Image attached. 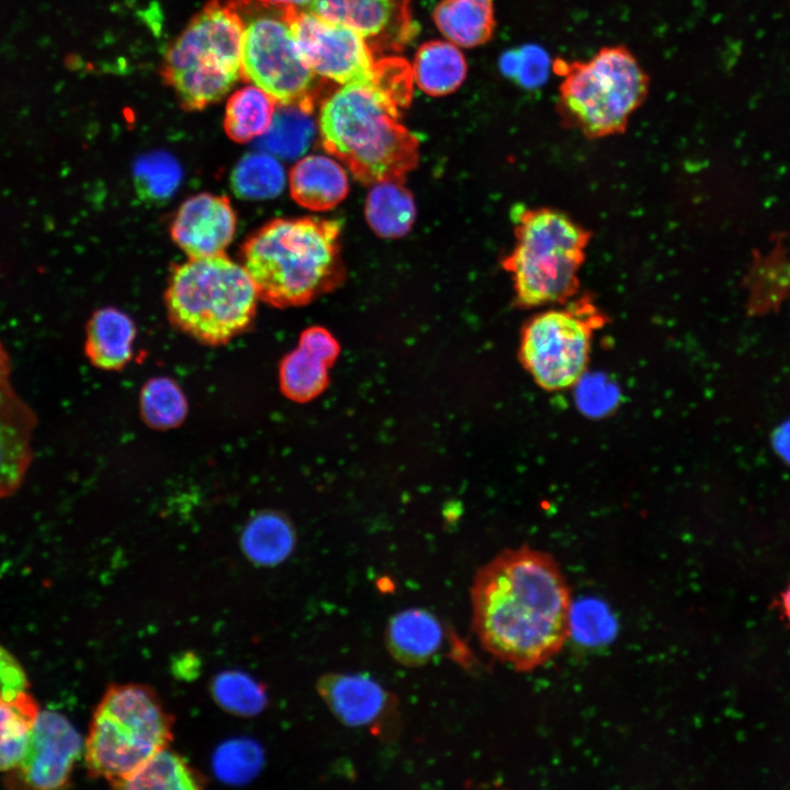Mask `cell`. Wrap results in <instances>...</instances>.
Wrapping results in <instances>:
<instances>
[{"label":"cell","instance_id":"obj_20","mask_svg":"<svg viewBox=\"0 0 790 790\" xmlns=\"http://www.w3.org/2000/svg\"><path fill=\"white\" fill-rule=\"evenodd\" d=\"M432 16L447 41L459 47L483 45L496 29L494 0H441Z\"/></svg>","mask_w":790,"mask_h":790},{"label":"cell","instance_id":"obj_13","mask_svg":"<svg viewBox=\"0 0 790 790\" xmlns=\"http://www.w3.org/2000/svg\"><path fill=\"white\" fill-rule=\"evenodd\" d=\"M334 716L350 727H365L376 736L392 737L398 731L396 697L368 675L330 673L316 684Z\"/></svg>","mask_w":790,"mask_h":790},{"label":"cell","instance_id":"obj_29","mask_svg":"<svg viewBox=\"0 0 790 790\" xmlns=\"http://www.w3.org/2000/svg\"><path fill=\"white\" fill-rule=\"evenodd\" d=\"M140 411L150 427L168 429L178 426L184 419L187 402L180 387L172 380L155 377L143 387Z\"/></svg>","mask_w":790,"mask_h":790},{"label":"cell","instance_id":"obj_2","mask_svg":"<svg viewBox=\"0 0 790 790\" xmlns=\"http://www.w3.org/2000/svg\"><path fill=\"white\" fill-rule=\"evenodd\" d=\"M340 222L276 218L241 247L242 267L259 298L275 307L301 306L342 280Z\"/></svg>","mask_w":790,"mask_h":790},{"label":"cell","instance_id":"obj_38","mask_svg":"<svg viewBox=\"0 0 790 790\" xmlns=\"http://www.w3.org/2000/svg\"><path fill=\"white\" fill-rule=\"evenodd\" d=\"M781 608L785 618L790 623V584L781 595Z\"/></svg>","mask_w":790,"mask_h":790},{"label":"cell","instance_id":"obj_18","mask_svg":"<svg viewBox=\"0 0 790 790\" xmlns=\"http://www.w3.org/2000/svg\"><path fill=\"white\" fill-rule=\"evenodd\" d=\"M289 181L293 200L312 211L335 207L349 191L345 169L323 155H309L298 160L291 169Z\"/></svg>","mask_w":790,"mask_h":790},{"label":"cell","instance_id":"obj_10","mask_svg":"<svg viewBox=\"0 0 790 790\" xmlns=\"http://www.w3.org/2000/svg\"><path fill=\"white\" fill-rule=\"evenodd\" d=\"M242 14L241 79L266 91L278 105L312 113L316 75L297 46L283 7L244 0Z\"/></svg>","mask_w":790,"mask_h":790},{"label":"cell","instance_id":"obj_11","mask_svg":"<svg viewBox=\"0 0 790 790\" xmlns=\"http://www.w3.org/2000/svg\"><path fill=\"white\" fill-rule=\"evenodd\" d=\"M283 11L304 59L316 76L342 86L372 83L376 60L362 35L308 10L283 7Z\"/></svg>","mask_w":790,"mask_h":790},{"label":"cell","instance_id":"obj_30","mask_svg":"<svg viewBox=\"0 0 790 790\" xmlns=\"http://www.w3.org/2000/svg\"><path fill=\"white\" fill-rule=\"evenodd\" d=\"M212 695L226 711L238 715H253L267 704L264 687L240 672H224L212 682Z\"/></svg>","mask_w":790,"mask_h":790},{"label":"cell","instance_id":"obj_1","mask_svg":"<svg viewBox=\"0 0 790 790\" xmlns=\"http://www.w3.org/2000/svg\"><path fill=\"white\" fill-rule=\"evenodd\" d=\"M471 607L483 648L517 672L545 665L572 635L567 579L550 553L528 545L500 552L476 572Z\"/></svg>","mask_w":790,"mask_h":790},{"label":"cell","instance_id":"obj_15","mask_svg":"<svg viewBox=\"0 0 790 790\" xmlns=\"http://www.w3.org/2000/svg\"><path fill=\"white\" fill-rule=\"evenodd\" d=\"M411 0H312L308 11L362 35L373 52L399 49L414 35Z\"/></svg>","mask_w":790,"mask_h":790},{"label":"cell","instance_id":"obj_37","mask_svg":"<svg viewBox=\"0 0 790 790\" xmlns=\"http://www.w3.org/2000/svg\"><path fill=\"white\" fill-rule=\"evenodd\" d=\"M258 2L276 5V7H292L297 9L309 8L312 0H256Z\"/></svg>","mask_w":790,"mask_h":790},{"label":"cell","instance_id":"obj_22","mask_svg":"<svg viewBox=\"0 0 790 790\" xmlns=\"http://www.w3.org/2000/svg\"><path fill=\"white\" fill-rule=\"evenodd\" d=\"M41 712L29 689L0 695V771L20 765Z\"/></svg>","mask_w":790,"mask_h":790},{"label":"cell","instance_id":"obj_14","mask_svg":"<svg viewBox=\"0 0 790 790\" xmlns=\"http://www.w3.org/2000/svg\"><path fill=\"white\" fill-rule=\"evenodd\" d=\"M37 417L12 383V361L0 341V499L15 494L32 464Z\"/></svg>","mask_w":790,"mask_h":790},{"label":"cell","instance_id":"obj_34","mask_svg":"<svg viewBox=\"0 0 790 790\" xmlns=\"http://www.w3.org/2000/svg\"><path fill=\"white\" fill-rule=\"evenodd\" d=\"M548 66L545 52L533 45L510 50L500 60L503 72L524 88L541 86L546 78Z\"/></svg>","mask_w":790,"mask_h":790},{"label":"cell","instance_id":"obj_7","mask_svg":"<svg viewBox=\"0 0 790 790\" xmlns=\"http://www.w3.org/2000/svg\"><path fill=\"white\" fill-rule=\"evenodd\" d=\"M258 293L242 264L225 253L189 258L171 271L165 302L170 321L201 343L221 346L251 324Z\"/></svg>","mask_w":790,"mask_h":790},{"label":"cell","instance_id":"obj_24","mask_svg":"<svg viewBox=\"0 0 790 790\" xmlns=\"http://www.w3.org/2000/svg\"><path fill=\"white\" fill-rule=\"evenodd\" d=\"M365 215L369 225L379 236L402 237L409 232L415 221L413 195L402 181L376 183L368 195Z\"/></svg>","mask_w":790,"mask_h":790},{"label":"cell","instance_id":"obj_17","mask_svg":"<svg viewBox=\"0 0 790 790\" xmlns=\"http://www.w3.org/2000/svg\"><path fill=\"white\" fill-rule=\"evenodd\" d=\"M440 620L424 608H407L390 618L385 629L388 653L399 664L417 667L429 662L443 644Z\"/></svg>","mask_w":790,"mask_h":790},{"label":"cell","instance_id":"obj_26","mask_svg":"<svg viewBox=\"0 0 790 790\" xmlns=\"http://www.w3.org/2000/svg\"><path fill=\"white\" fill-rule=\"evenodd\" d=\"M205 783L206 779L168 746L147 759L120 789L193 790L203 788Z\"/></svg>","mask_w":790,"mask_h":790},{"label":"cell","instance_id":"obj_28","mask_svg":"<svg viewBox=\"0 0 790 790\" xmlns=\"http://www.w3.org/2000/svg\"><path fill=\"white\" fill-rule=\"evenodd\" d=\"M282 165L268 153H251L239 160L232 173L235 193L247 200L276 196L284 185Z\"/></svg>","mask_w":790,"mask_h":790},{"label":"cell","instance_id":"obj_16","mask_svg":"<svg viewBox=\"0 0 790 790\" xmlns=\"http://www.w3.org/2000/svg\"><path fill=\"white\" fill-rule=\"evenodd\" d=\"M236 226V213L228 198L199 193L181 204L170 234L189 258H203L225 253Z\"/></svg>","mask_w":790,"mask_h":790},{"label":"cell","instance_id":"obj_3","mask_svg":"<svg viewBox=\"0 0 790 790\" xmlns=\"http://www.w3.org/2000/svg\"><path fill=\"white\" fill-rule=\"evenodd\" d=\"M398 109L372 84L342 86L319 111L320 139L363 183L402 181L418 162V140Z\"/></svg>","mask_w":790,"mask_h":790},{"label":"cell","instance_id":"obj_35","mask_svg":"<svg viewBox=\"0 0 790 790\" xmlns=\"http://www.w3.org/2000/svg\"><path fill=\"white\" fill-rule=\"evenodd\" d=\"M29 689L27 675L16 657L0 644V695Z\"/></svg>","mask_w":790,"mask_h":790},{"label":"cell","instance_id":"obj_31","mask_svg":"<svg viewBox=\"0 0 790 790\" xmlns=\"http://www.w3.org/2000/svg\"><path fill=\"white\" fill-rule=\"evenodd\" d=\"M180 180V166L166 153L148 154L135 163V187L144 201L156 203L167 200L172 195Z\"/></svg>","mask_w":790,"mask_h":790},{"label":"cell","instance_id":"obj_32","mask_svg":"<svg viewBox=\"0 0 790 790\" xmlns=\"http://www.w3.org/2000/svg\"><path fill=\"white\" fill-rule=\"evenodd\" d=\"M263 143L271 151L282 156L300 155L307 147L314 125L307 112L293 105H279Z\"/></svg>","mask_w":790,"mask_h":790},{"label":"cell","instance_id":"obj_9","mask_svg":"<svg viewBox=\"0 0 790 790\" xmlns=\"http://www.w3.org/2000/svg\"><path fill=\"white\" fill-rule=\"evenodd\" d=\"M606 323V314L588 294L544 307L521 329L519 360L544 391L574 386L587 369L594 335Z\"/></svg>","mask_w":790,"mask_h":790},{"label":"cell","instance_id":"obj_4","mask_svg":"<svg viewBox=\"0 0 790 790\" xmlns=\"http://www.w3.org/2000/svg\"><path fill=\"white\" fill-rule=\"evenodd\" d=\"M512 219L515 245L501 266L510 274L517 305L550 307L577 296L590 232L548 206H518Z\"/></svg>","mask_w":790,"mask_h":790},{"label":"cell","instance_id":"obj_33","mask_svg":"<svg viewBox=\"0 0 790 790\" xmlns=\"http://www.w3.org/2000/svg\"><path fill=\"white\" fill-rule=\"evenodd\" d=\"M263 754L258 744L247 738H237L221 745L213 758L217 777L224 781L239 783L250 780L261 768Z\"/></svg>","mask_w":790,"mask_h":790},{"label":"cell","instance_id":"obj_19","mask_svg":"<svg viewBox=\"0 0 790 790\" xmlns=\"http://www.w3.org/2000/svg\"><path fill=\"white\" fill-rule=\"evenodd\" d=\"M135 336V325L125 313L114 307L97 309L86 326L84 353L98 369H123L132 359Z\"/></svg>","mask_w":790,"mask_h":790},{"label":"cell","instance_id":"obj_36","mask_svg":"<svg viewBox=\"0 0 790 790\" xmlns=\"http://www.w3.org/2000/svg\"><path fill=\"white\" fill-rule=\"evenodd\" d=\"M775 447L780 455L790 463V424L785 425L777 431Z\"/></svg>","mask_w":790,"mask_h":790},{"label":"cell","instance_id":"obj_6","mask_svg":"<svg viewBox=\"0 0 790 790\" xmlns=\"http://www.w3.org/2000/svg\"><path fill=\"white\" fill-rule=\"evenodd\" d=\"M244 0H210L166 52L160 76L187 111L222 100L241 79Z\"/></svg>","mask_w":790,"mask_h":790},{"label":"cell","instance_id":"obj_25","mask_svg":"<svg viewBox=\"0 0 790 790\" xmlns=\"http://www.w3.org/2000/svg\"><path fill=\"white\" fill-rule=\"evenodd\" d=\"M331 364L316 350L298 341L280 364L282 393L297 403H305L320 395L328 385Z\"/></svg>","mask_w":790,"mask_h":790},{"label":"cell","instance_id":"obj_12","mask_svg":"<svg viewBox=\"0 0 790 790\" xmlns=\"http://www.w3.org/2000/svg\"><path fill=\"white\" fill-rule=\"evenodd\" d=\"M84 742L70 721L57 711L41 712L26 753L9 780L29 789L68 786Z\"/></svg>","mask_w":790,"mask_h":790},{"label":"cell","instance_id":"obj_21","mask_svg":"<svg viewBox=\"0 0 790 790\" xmlns=\"http://www.w3.org/2000/svg\"><path fill=\"white\" fill-rule=\"evenodd\" d=\"M411 71L420 90L431 97H443L461 87L466 78L467 64L459 46L435 40L417 49Z\"/></svg>","mask_w":790,"mask_h":790},{"label":"cell","instance_id":"obj_5","mask_svg":"<svg viewBox=\"0 0 790 790\" xmlns=\"http://www.w3.org/2000/svg\"><path fill=\"white\" fill-rule=\"evenodd\" d=\"M552 69L562 78L561 124L589 139L624 133L650 91L648 74L624 45L603 46L587 60L556 58Z\"/></svg>","mask_w":790,"mask_h":790},{"label":"cell","instance_id":"obj_23","mask_svg":"<svg viewBox=\"0 0 790 790\" xmlns=\"http://www.w3.org/2000/svg\"><path fill=\"white\" fill-rule=\"evenodd\" d=\"M276 101L257 86L236 90L228 99L224 129L236 143H248L263 136L270 128L276 110Z\"/></svg>","mask_w":790,"mask_h":790},{"label":"cell","instance_id":"obj_8","mask_svg":"<svg viewBox=\"0 0 790 790\" xmlns=\"http://www.w3.org/2000/svg\"><path fill=\"white\" fill-rule=\"evenodd\" d=\"M172 725V716L148 686H109L92 714L84 741L89 775L120 788L147 759L169 746Z\"/></svg>","mask_w":790,"mask_h":790},{"label":"cell","instance_id":"obj_27","mask_svg":"<svg viewBox=\"0 0 790 790\" xmlns=\"http://www.w3.org/2000/svg\"><path fill=\"white\" fill-rule=\"evenodd\" d=\"M241 545L252 562L275 565L292 553L295 533L286 518L275 512H264L248 523Z\"/></svg>","mask_w":790,"mask_h":790}]
</instances>
